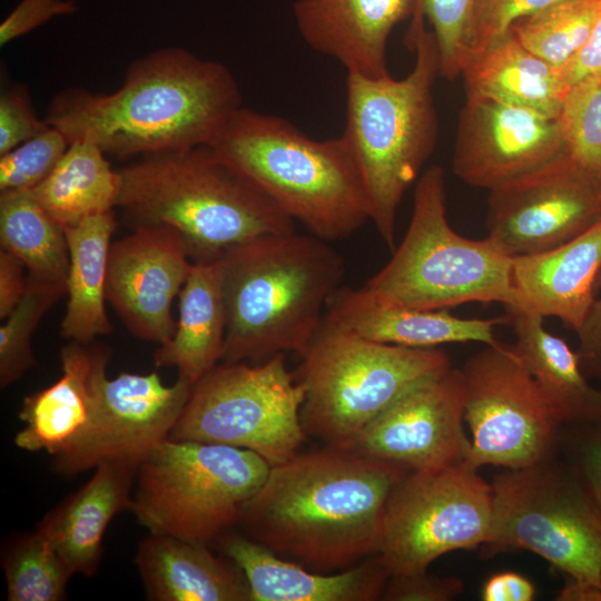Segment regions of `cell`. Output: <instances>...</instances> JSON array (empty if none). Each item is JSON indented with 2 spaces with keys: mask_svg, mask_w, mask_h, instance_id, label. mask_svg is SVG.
<instances>
[{
  "mask_svg": "<svg viewBox=\"0 0 601 601\" xmlns=\"http://www.w3.org/2000/svg\"><path fill=\"white\" fill-rule=\"evenodd\" d=\"M408 471L334 446L297 453L270 466L238 525L280 558L343 571L378 554L388 496Z\"/></svg>",
  "mask_w": 601,
  "mask_h": 601,
  "instance_id": "1",
  "label": "cell"
},
{
  "mask_svg": "<svg viewBox=\"0 0 601 601\" xmlns=\"http://www.w3.org/2000/svg\"><path fill=\"white\" fill-rule=\"evenodd\" d=\"M240 107L239 85L225 65L165 47L134 60L111 92H58L45 120L69 144L90 141L107 155L138 158L210 145Z\"/></svg>",
  "mask_w": 601,
  "mask_h": 601,
  "instance_id": "2",
  "label": "cell"
},
{
  "mask_svg": "<svg viewBox=\"0 0 601 601\" xmlns=\"http://www.w3.org/2000/svg\"><path fill=\"white\" fill-rule=\"evenodd\" d=\"M217 262L227 316L220 363L302 356L345 272L328 242L295 231L236 245Z\"/></svg>",
  "mask_w": 601,
  "mask_h": 601,
  "instance_id": "3",
  "label": "cell"
},
{
  "mask_svg": "<svg viewBox=\"0 0 601 601\" xmlns=\"http://www.w3.org/2000/svg\"><path fill=\"white\" fill-rule=\"evenodd\" d=\"M118 173L116 207L126 220L134 228H176L193 263H213L236 245L295 231V220L209 145L145 155Z\"/></svg>",
  "mask_w": 601,
  "mask_h": 601,
  "instance_id": "4",
  "label": "cell"
},
{
  "mask_svg": "<svg viewBox=\"0 0 601 601\" xmlns=\"http://www.w3.org/2000/svg\"><path fill=\"white\" fill-rule=\"evenodd\" d=\"M416 4L405 41L416 57L402 79L347 73L346 125L342 135L362 175L371 221L391 252L405 191L415 185L434 150L437 116L433 85L440 76L435 37Z\"/></svg>",
  "mask_w": 601,
  "mask_h": 601,
  "instance_id": "5",
  "label": "cell"
},
{
  "mask_svg": "<svg viewBox=\"0 0 601 601\" xmlns=\"http://www.w3.org/2000/svg\"><path fill=\"white\" fill-rule=\"evenodd\" d=\"M209 146L323 240L346 239L371 220L362 175L342 136L312 139L282 117L240 107Z\"/></svg>",
  "mask_w": 601,
  "mask_h": 601,
  "instance_id": "6",
  "label": "cell"
},
{
  "mask_svg": "<svg viewBox=\"0 0 601 601\" xmlns=\"http://www.w3.org/2000/svg\"><path fill=\"white\" fill-rule=\"evenodd\" d=\"M362 288L382 304L414 309H450L467 303L518 306L512 257L487 236L472 239L451 227L445 175L439 165L420 175L404 237Z\"/></svg>",
  "mask_w": 601,
  "mask_h": 601,
  "instance_id": "7",
  "label": "cell"
},
{
  "mask_svg": "<svg viewBox=\"0 0 601 601\" xmlns=\"http://www.w3.org/2000/svg\"><path fill=\"white\" fill-rule=\"evenodd\" d=\"M295 375L304 388L306 436L345 447L400 396L451 366L436 347L367 339L326 314Z\"/></svg>",
  "mask_w": 601,
  "mask_h": 601,
  "instance_id": "8",
  "label": "cell"
},
{
  "mask_svg": "<svg viewBox=\"0 0 601 601\" xmlns=\"http://www.w3.org/2000/svg\"><path fill=\"white\" fill-rule=\"evenodd\" d=\"M269 470L246 449L167 437L139 464L128 511L149 533L210 545L239 524Z\"/></svg>",
  "mask_w": 601,
  "mask_h": 601,
  "instance_id": "9",
  "label": "cell"
},
{
  "mask_svg": "<svg viewBox=\"0 0 601 601\" xmlns=\"http://www.w3.org/2000/svg\"><path fill=\"white\" fill-rule=\"evenodd\" d=\"M492 485L491 531L483 558L525 550L601 590V512L573 467L554 455L505 469Z\"/></svg>",
  "mask_w": 601,
  "mask_h": 601,
  "instance_id": "10",
  "label": "cell"
},
{
  "mask_svg": "<svg viewBox=\"0 0 601 601\" xmlns=\"http://www.w3.org/2000/svg\"><path fill=\"white\" fill-rule=\"evenodd\" d=\"M303 401L285 354L219 363L193 386L169 437L246 449L274 466L295 456L306 439Z\"/></svg>",
  "mask_w": 601,
  "mask_h": 601,
  "instance_id": "11",
  "label": "cell"
},
{
  "mask_svg": "<svg viewBox=\"0 0 601 601\" xmlns=\"http://www.w3.org/2000/svg\"><path fill=\"white\" fill-rule=\"evenodd\" d=\"M492 514V485L466 461L408 471L388 496L378 554L391 575L427 571L445 553L481 548Z\"/></svg>",
  "mask_w": 601,
  "mask_h": 601,
  "instance_id": "12",
  "label": "cell"
},
{
  "mask_svg": "<svg viewBox=\"0 0 601 601\" xmlns=\"http://www.w3.org/2000/svg\"><path fill=\"white\" fill-rule=\"evenodd\" d=\"M461 371L472 467L520 469L556 454L563 425L513 345H485Z\"/></svg>",
  "mask_w": 601,
  "mask_h": 601,
  "instance_id": "13",
  "label": "cell"
},
{
  "mask_svg": "<svg viewBox=\"0 0 601 601\" xmlns=\"http://www.w3.org/2000/svg\"><path fill=\"white\" fill-rule=\"evenodd\" d=\"M109 362V361H108ZM102 363L95 380V411L86 433L70 449L52 456L51 469L65 476L106 462L139 466L179 420L193 385L178 377L162 383L157 372L107 376Z\"/></svg>",
  "mask_w": 601,
  "mask_h": 601,
  "instance_id": "14",
  "label": "cell"
},
{
  "mask_svg": "<svg viewBox=\"0 0 601 601\" xmlns=\"http://www.w3.org/2000/svg\"><path fill=\"white\" fill-rule=\"evenodd\" d=\"M600 218V188L565 151L490 190L487 237L513 258L558 247Z\"/></svg>",
  "mask_w": 601,
  "mask_h": 601,
  "instance_id": "15",
  "label": "cell"
},
{
  "mask_svg": "<svg viewBox=\"0 0 601 601\" xmlns=\"http://www.w3.org/2000/svg\"><path fill=\"white\" fill-rule=\"evenodd\" d=\"M463 421V375L450 366L400 396L343 449L411 471L439 470L466 461Z\"/></svg>",
  "mask_w": 601,
  "mask_h": 601,
  "instance_id": "16",
  "label": "cell"
},
{
  "mask_svg": "<svg viewBox=\"0 0 601 601\" xmlns=\"http://www.w3.org/2000/svg\"><path fill=\"white\" fill-rule=\"evenodd\" d=\"M565 151L558 118L486 97L466 96L452 169L465 184L490 191Z\"/></svg>",
  "mask_w": 601,
  "mask_h": 601,
  "instance_id": "17",
  "label": "cell"
},
{
  "mask_svg": "<svg viewBox=\"0 0 601 601\" xmlns=\"http://www.w3.org/2000/svg\"><path fill=\"white\" fill-rule=\"evenodd\" d=\"M181 234L162 224L140 225L111 243L106 300L137 338L159 345L175 334L171 303L193 262Z\"/></svg>",
  "mask_w": 601,
  "mask_h": 601,
  "instance_id": "18",
  "label": "cell"
},
{
  "mask_svg": "<svg viewBox=\"0 0 601 601\" xmlns=\"http://www.w3.org/2000/svg\"><path fill=\"white\" fill-rule=\"evenodd\" d=\"M417 0H296L298 32L314 51L337 60L347 73L388 76L391 32L413 16Z\"/></svg>",
  "mask_w": 601,
  "mask_h": 601,
  "instance_id": "19",
  "label": "cell"
},
{
  "mask_svg": "<svg viewBox=\"0 0 601 601\" xmlns=\"http://www.w3.org/2000/svg\"><path fill=\"white\" fill-rule=\"evenodd\" d=\"M218 542L244 572L252 601L381 600L391 577L380 554L343 571L321 573L280 558L245 534L226 533Z\"/></svg>",
  "mask_w": 601,
  "mask_h": 601,
  "instance_id": "20",
  "label": "cell"
},
{
  "mask_svg": "<svg viewBox=\"0 0 601 601\" xmlns=\"http://www.w3.org/2000/svg\"><path fill=\"white\" fill-rule=\"evenodd\" d=\"M601 270V218L552 249L512 258L518 306L577 331L595 300Z\"/></svg>",
  "mask_w": 601,
  "mask_h": 601,
  "instance_id": "21",
  "label": "cell"
},
{
  "mask_svg": "<svg viewBox=\"0 0 601 601\" xmlns=\"http://www.w3.org/2000/svg\"><path fill=\"white\" fill-rule=\"evenodd\" d=\"M110 356L111 349L101 344L65 345L59 353L61 377L22 401L19 418L24 426L14 436L16 446L56 456L78 442L93 415L97 371Z\"/></svg>",
  "mask_w": 601,
  "mask_h": 601,
  "instance_id": "22",
  "label": "cell"
},
{
  "mask_svg": "<svg viewBox=\"0 0 601 601\" xmlns=\"http://www.w3.org/2000/svg\"><path fill=\"white\" fill-rule=\"evenodd\" d=\"M325 314L367 339L415 348L467 342L492 345L499 342L495 327L506 318H464L449 309L385 305L362 287H339L329 298Z\"/></svg>",
  "mask_w": 601,
  "mask_h": 601,
  "instance_id": "23",
  "label": "cell"
},
{
  "mask_svg": "<svg viewBox=\"0 0 601 601\" xmlns=\"http://www.w3.org/2000/svg\"><path fill=\"white\" fill-rule=\"evenodd\" d=\"M138 466L106 462L91 477L52 509L38 524L72 572L91 578L101 556L102 541L111 520L129 510Z\"/></svg>",
  "mask_w": 601,
  "mask_h": 601,
  "instance_id": "24",
  "label": "cell"
},
{
  "mask_svg": "<svg viewBox=\"0 0 601 601\" xmlns=\"http://www.w3.org/2000/svg\"><path fill=\"white\" fill-rule=\"evenodd\" d=\"M135 563L146 595L154 601H252L244 572L209 545L149 533Z\"/></svg>",
  "mask_w": 601,
  "mask_h": 601,
  "instance_id": "25",
  "label": "cell"
},
{
  "mask_svg": "<svg viewBox=\"0 0 601 601\" xmlns=\"http://www.w3.org/2000/svg\"><path fill=\"white\" fill-rule=\"evenodd\" d=\"M466 96L491 98L559 118L570 86L560 68L526 49L509 29L462 68Z\"/></svg>",
  "mask_w": 601,
  "mask_h": 601,
  "instance_id": "26",
  "label": "cell"
},
{
  "mask_svg": "<svg viewBox=\"0 0 601 601\" xmlns=\"http://www.w3.org/2000/svg\"><path fill=\"white\" fill-rule=\"evenodd\" d=\"M514 349L563 426L601 423V390L587 380L577 352L544 326V317L506 308Z\"/></svg>",
  "mask_w": 601,
  "mask_h": 601,
  "instance_id": "27",
  "label": "cell"
},
{
  "mask_svg": "<svg viewBox=\"0 0 601 601\" xmlns=\"http://www.w3.org/2000/svg\"><path fill=\"white\" fill-rule=\"evenodd\" d=\"M226 306L218 262L193 263L179 292V318L173 337L154 353L157 367H176L193 386L223 358Z\"/></svg>",
  "mask_w": 601,
  "mask_h": 601,
  "instance_id": "28",
  "label": "cell"
},
{
  "mask_svg": "<svg viewBox=\"0 0 601 601\" xmlns=\"http://www.w3.org/2000/svg\"><path fill=\"white\" fill-rule=\"evenodd\" d=\"M115 226V214L110 210L63 229L69 270L61 335L73 342L90 344L96 336L112 331L105 302L107 262Z\"/></svg>",
  "mask_w": 601,
  "mask_h": 601,
  "instance_id": "29",
  "label": "cell"
},
{
  "mask_svg": "<svg viewBox=\"0 0 601 601\" xmlns=\"http://www.w3.org/2000/svg\"><path fill=\"white\" fill-rule=\"evenodd\" d=\"M93 142L73 141L53 170L30 191L62 227L114 210L120 176Z\"/></svg>",
  "mask_w": 601,
  "mask_h": 601,
  "instance_id": "30",
  "label": "cell"
},
{
  "mask_svg": "<svg viewBox=\"0 0 601 601\" xmlns=\"http://www.w3.org/2000/svg\"><path fill=\"white\" fill-rule=\"evenodd\" d=\"M0 244L23 263L28 276L66 286L69 252L65 230L30 190L0 191Z\"/></svg>",
  "mask_w": 601,
  "mask_h": 601,
  "instance_id": "31",
  "label": "cell"
},
{
  "mask_svg": "<svg viewBox=\"0 0 601 601\" xmlns=\"http://www.w3.org/2000/svg\"><path fill=\"white\" fill-rule=\"evenodd\" d=\"M601 13V0H562L510 28L531 52L563 67L581 49Z\"/></svg>",
  "mask_w": 601,
  "mask_h": 601,
  "instance_id": "32",
  "label": "cell"
},
{
  "mask_svg": "<svg viewBox=\"0 0 601 601\" xmlns=\"http://www.w3.org/2000/svg\"><path fill=\"white\" fill-rule=\"evenodd\" d=\"M9 601H60L73 575L50 541L36 529L12 538L2 553Z\"/></svg>",
  "mask_w": 601,
  "mask_h": 601,
  "instance_id": "33",
  "label": "cell"
},
{
  "mask_svg": "<svg viewBox=\"0 0 601 601\" xmlns=\"http://www.w3.org/2000/svg\"><path fill=\"white\" fill-rule=\"evenodd\" d=\"M66 294V286L28 276L27 289L0 327V386L6 388L36 365L31 338L43 315Z\"/></svg>",
  "mask_w": 601,
  "mask_h": 601,
  "instance_id": "34",
  "label": "cell"
},
{
  "mask_svg": "<svg viewBox=\"0 0 601 601\" xmlns=\"http://www.w3.org/2000/svg\"><path fill=\"white\" fill-rule=\"evenodd\" d=\"M558 120L568 155L601 190V75L571 86Z\"/></svg>",
  "mask_w": 601,
  "mask_h": 601,
  "instance_id": "35",
  "label": "cell"
},
{
  "mask_svg": "<svg viewBox=\"0 0 601 601\" xmlns=\"http://www.w3.org/2000/svg\"><path fill=\"white\" fill-rule=\"evenodd\" d=\"M68 147L66 136L49 126L0 155V191L31 190L53 170Z\"/></svg>",
  "mask_w": 601,
  "mask_h": 601,
  "instance_id": "36",
  "label": "cell"
},
{
  "mask_svg": "<svg viewBox=\"0 0 601 601\" xmlns=\"http://www.w3.org/2000/svg\"><path fill=\"white\" fill-rule=\"evenodd\" d=\"M418 3L436 40L440 76L455 79L467 56L474 0H418Z\"/></svg>",
  "mask_w": 601,
  "mask_h": 601,
  "instance_id": "37",
  "label": "cell"
},
{
  "mask_svg": "<svg viewBox=\"0 0 601 601\" xmlns=\"http://www.w3.org/2000/svg\"><path fill=\"white\" fill-rule=\"evenodd\" d=\"M560 1L562 0H474L466 58L504 35L516 20Z\"/></svg>",
  "mask_w": 601,
  "mask_h": 601,
  "instance_id": "38",
  "label": "cell"
},
{
  "mask_svg": "<svg viewBox=\"0 0 601 601\" xmlns=\"http://www.w3.org/2000/svg\"><path fill=\"white\" fill-rule=\"evenodd\" d=\"M559 450L601 512V423L563 426Z\"/></svg>",
  "mask_w": 601,
  "mask_h": 601,
  "instance_id": "39",
  "label": "cell"
},
{
  "mask_svg": "<svg viewBox=\"0 0 601 601\" xmlns=\"http://www.w3.org/2000/svg\"><path fill=\"white\" fill-rule=\"evenodd\" d=\"M49 127L39 119L26 85L7 86L0 93V155L8 152Z\"/></svg>",
  "mask_w": 601,
  "mask_h": 601,
  "instance_id": "40",
  "label": "cell"
},
{
  "mask_svg": "<svg viewBox=\"0 0 601 601\" xmlns=\"http://www.w3.org/2000/svg\"><path fill=\"white\" fill-rule=\"evenodd\" d=\"M464 590L462 580L427 571L391 575L381 597L385 601H451Z\"/></svg>",
  "mask_w": 601,
  "mask_h": 601,
  "instance_id": "41",
  "label": "cell"
},
{
  "mask_svg": "<svg viewBox=\"0 0 601 601\" xmlns=\"http://www.w3.org/2000/svg\"><path fill=\"white\" fill-rule=\"evenodd\" d=\"M78 11L76 0H21L0 24V46L3 47L56 17Z\"/></svg>",
  "mask_w": 601,
  "mask_h": 601,
  "instance_id": "42",
  "label": "cell"
},
{
  "mask_svg": "<svg viewBox=\"0 0 601 601\" xmlns=\"http://www.w3.org/2000/svg\"><path fill=\"white\" fill-rule=\"evenodd\" d=\"M575 333L583 372L601 381V297L595 298Z\"/></svg>",
  "mask_w": 601,
  "mask_h": 601,
  "instance_id": "43",
  "label": "cell"
},
{
  "mask_svg": "<svg viewBox=\"0 0 601 601\" xmlns=\"http://www.w3.org/2000/svg\"><path fill=\"white\" fill-rule=\"evenodd\" d=\"M23 263L10 252L0 250V318L6 319L23 297L28 276Z\"/></svg>",
  "mask_w": 601,
  "mask_h": 601,
  "instance_id": "44",
  "label": "cell"
},
{
  "mask_svg": "<svg viewBox=\"0 0 601 601\" xmlns=\"http://www.w3.org/2000/svg\"><path fill=\"white\" fill-rule=\"evenodd\" d=\"M560 71L570 87L590 76L601 75V13L584 45Z\"/></svg>",
  "mask_w": 601,
  "mask_h": 601,
  "instance_id": "45",
  "label": "cell"
},
{
  "mask_svg": "<svg viewBox=\"0 0 601 601\" xmlns=\"http://www.w3.org/2000/svg\"><path fill=\"white\" fill-rule=\"evenodd\" d=\"M535 597L533 583L514 571H502L491 575L483 584V601H532Z\"/></svg>",
  "mask_w": 601,
  "mask_h": 601,
  "instance_id": "46",
  "label": "cell"
},
{
  "mask_svg": "<svg viewBox=\"0 0 601 601\" xmlns=\"http://www.w3.org/2000/svg\"><path fill=\"white\" fill-rule=\"evenodd\" d=\"M597 289H598V290L601 289V270H600L599 276H598V279H597Z\"/></svg>",
  "mask_w": 601,
  "mask_h": 601,
  "instance_id": "47",
  "label": "cell"
}]
</instances>
